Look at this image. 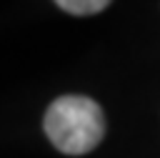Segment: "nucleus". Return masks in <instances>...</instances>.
<instances>
[{
  "label": "nucleus",
  "mask_w": 160,
  "mask_h": 158,
  "mask_svg": "<svg viewBox=\"0 0 160 158\" xmlns=\"http://www.w3.org/2000/svg\"><path fill=\"white\" fill-rule=\"evenodd\" d=\"M60 10L70 13V15H95L100 10H105L112 0H55Z\"/></svg>",
  "instance_id": "f03ea898"
},
{
  "label": "nucleus",
  "mask_w": 160,
  "mask_h": 158,
  "mask_svg": "<svg viewBox=\"0 0 160 158\" xmlns=\"http://www.w3.org/2000/svg\"><path fill=\"white\" fill-rule=\"evenodd\" d=\"M42 128L60 153L82 155L102 140L105 115L88 95H60L48 105Z\"/></svg>",
  "instance_id": "f257e3e1"
}]
</instances>
